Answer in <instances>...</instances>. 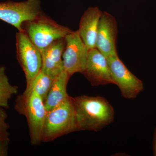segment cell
Instances as JSON below:
<instances>
[{"label": "cell", "instance_id": "obj_12", "mask_svg": "<svg viewBox=\"0 0 156 156\" xmlns=\"http://www.w3.org/2000/svg\"><path fill=\"white\" fill-rule=\"evenodd\" d=\"M102 11L98 7H89L82 15L78 33L88 49L96 48V38Z\"/></svg>", "mask_w": 156, "mask_h": 156}, {"label": "cell", "instance_id": "obj_5", "mask_svg": "<svg viewBox=\"0 0 156 156\" xmlns=\"http://www.w3.org/2000/svg\"><path fill=\"white\" fill-rule=\"evenodd\" d=\"M43 14L40 0H26L0 2V20L23 31L24 23L33 20Z\"/></svg>", "mask_w": 156, "mask_h": 156}, {"label": "cell", "instance_id": "obj_13", "mask_svg": "<svg viewBox=\"0 0 156 156\" xmlns=\"http://www.w3.org/2000/svg\"><path fill=\"white\" fill-rule=\"evenodd\" d=\"M70 77L64 70L54 79L53 85L44 102L47 111L57 106L69 97L66 88Z\"/></svg>", "mask_w": 156, "mask_h": 156}, {"label": "cell", "instance_id": "obj_3", "mask_svg": "<svg viewBox=\"0 0 156 156\" xmlns=\"http://www.w3.org/2000/svg\"><path fill=\"white\" fill-rule=\"evenodd\" d=\"M14 108L26 118L31 144H40L42 142V132L47 112L44 101L35 93L22 94L16 98Z\"/></svg>", "mask_w": 156, "mask_h": 156}, {"label": "cell", "instance_id": "obj_1", "mask_svg": "<svg viewBox=\"0 0 156 156\" xmlns=\"http://www.w3.org/2000/svg\"><path fill=\"white\" fill-rule=\"evenodd\" d=\"M73 99L76 131H100L114 120V109L104 98L83 95Z\"/></svg>", "mask_w": 156, "mask_h": 156}, {"label": "cell", "instance_id": "obj_2", "mask_svg": "<svg viewBox=\"0 0 156 156\" xmlns=\"http://www.w3.org/2000/svg\"><path fill=\"white\" fill-rule=\"evenodd\" d=\"M76 131L73 98L69 97L54 108L47 111L42 141H53L60 136Z\"/></svg>", "mask_w": 156, "mask_h": 156}, {"label": "cell", "instance_id": "obj_6", "mask_svg": "<svg viewBox=\"0 0 156 156\" xmlns=\"http://www.w3.org/2000/svg\"><path fill=\"white\" fill-rule=\"evenodd\" d=\"M16 37L17 58L25 74L27 86L41 70V53L24 31H18Z\"/></svg>", "mask_w": 156, "mask_h": 156}, {"label": "cell", "instance_id": "obj_17", "mask_svg": "<svg viewBox=\"0 0 156 156\" xmlns=\"http://www.w3.org/2000/svg\"><path fill=\"white\" fill-rule=\"evenodd\" d=\"M9 142V139L0 140V156L8 155Z\"/></svg>", "mask_w": 156, "mask_h": 156}, {"label": "cell", "instance_id": "obj_10", "mask_svg": "<svg viewBox=\"0 0 156 156\" xmlns=\"http://www.w3.org/2000/svg\"><path fill=\"white\" fill-rule=\"evenodd\" d=\"M82 74L94 87L113 84L107 58L96 48L89 50Z\"/></svg>", "mask_w": 156, "mask_h": 156}, {"label": "cell", "instance_id": "obj_9", "mask_svg": "<svg viewBox=\"0 0 156 156\" xmlns=\"http://www.w3.org/2000/svg\"><path fill=\"white\" fill-rule=\"evenodd\" d=\"M118 23L114 16L102 11L96 38V48L106 56L118 55L116 48Z\"/></svg>", "mask_w": 156, "mask_h": 156}, {"label": "cell", "instance_id": "obj_15", "mask_svg": "<svg viewBox=\"0 0 156 156\" xmlns=\"http://www.w3.org/2000/svg\"><path fill=\"white\" fill-rule=\"evenodd\" d=\"M18 87L12 86L5 74V68L0 66V108H8L12 95L18 93Z\"/></svg>", "mask_w": 156, "mask_h": 156}, {"label": "cell", "instance_id": "obj_8", "mask_svg": "<svg viewBox=\"0 0 156 156\" xmlns=\"http://www.w3.org/2000/svg\"><path fill=\"white\" fill-rule=\"evenodd\" d=\"M65 39L66 46L62 55L64 70L70 76L76 73H82L86 65L89 49L78 30L73 31Z\"/></svg>", "mask_w": 156, "mask_h": 156}, {"label": "cell", "instance_id": "obj_11", "mask_svg": "<svg viewBox=\"0 0 156 156\" xmlns=\"http://www.w3.org/2000/svg\"><path fill=\"white\" fill-rule=\"evenodd\" d=\"M65 46L64 38L57 40L41 50L42 71L53 78H56L64 70L62 55Z\"/></svg>", "mask_w": 156, "mask_h": 156}, {"label": "cell", "instance_id": "obj_4", "mask_svg": "<svg viewBox=\"0 0 156 156\" xmlns=\"http://www.w3.org/2000/svg\"><path fill=\"white\" fill-rule=\"evenodd\" d=\"M22 28L30 41L40 50L57 40L64 38L73 31L67 27L58 24L43 14L35 19L24 23Z\"/></svg>", "mask_w": 156, "mask_h": 156}, {"label": "cell", "instance_id": "obj_16", "mask_svg": "<svg viewBox=\"0 0 156 156\" xmlns=\"http://www.w3.org/2000/svg\"><path fill=\"white\" fill-rule=\"evenodd\" d=\"M8 115L4 108H0V140L9 139V124L6 122Z\"/></svg>", "mask_w": 156, "mask_h": 156}, {"label": "cell", "instance_id": "obj_7", "mask_svg": "<svg viewBox=\"0 0 156 156\" xmlns=\"http://www.w3.org/2000/svg\"><path fill=\"white\" fill-rule=\"evenodd\" d=\"M113 84L116 85L122 96L134 99L144 89L143 83L128 69L118 55L107 57Z\"/></svg>", "mask_w": 156, "mask_h": 156}, {"label": "cell", "instance_id": "obj_14", "mask_svg": "<svg viewBox=\"0 0 156 156\" xmlns=\"http://www.w3.org/2000/svg\"><path fill=\"white\" fill-rule=\"evenodd\" d=\"M55 78L41 70L30 83L26 86L23 94L28 95L35 93L41 98L44 102Z\"/></svg>", "mask_w": 156, "mask_h": 156}, {"label": "cell", "instance_id": "obj_18", "mask_svg": "<svg viewBox=\"0 0 156 156\" xmlns=\"http://www.w3.org/2000/svg\"><path fill=\"white\" fill-rule=\"evenodd\" d=\"M153 152L154 155L156 156V129L154 133L153 137Z\"/></svg>", "mask_w": 156, "mask_h": 156}]
</instances>
